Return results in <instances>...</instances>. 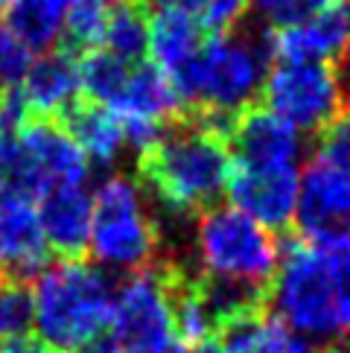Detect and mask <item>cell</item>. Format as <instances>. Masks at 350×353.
<instances>
[{
  "mask_svg": "<svg viewBox=\"0 0 350 353\" xmlns=\"http://www.w3.org/2000/svg\"><path fill=\"white\" fill-rule=\"evenodd\" d=\"M231 161L245 167H298L301 134L269 108H245L236 114L228 134Z\"/></svg>",
  "mask_w": 350,
  "mask_h": 353,
  "instance_id": "obj_13",
  "label": "cell"
},
{
  "mask_svg": "<svg viewBox=\"0 0 350 353\" xmlns=\"http://www.w3.org/2000/svg\"><path fill=\"white\" fill-rule=\"evenodd\" d=\"M111 339L123 353H146L175 339L167 272L161 263L132 274L117 289L111 310Z\"/></svg>",
  "mask_w": 350,
  "mask_h": 353,
  "instance_id": "obj_8",
  "label": "cell"
},
{
  "mask_svg": "<svg viewBox=\"0 0 350 353\" xmlns=\"http://www.w3.org/2000/svg\"><path fill=\"white\" fill-rule=\"evenodd\" d=\"M269 304L286 330L321 347L344 342L342 292L333 269V251L307 245L301 239L286 245L269 286Z\"/></svg>",
  "mask_w": 350,
  "mask_h": 353,
  "instance_id": "obj_4",
  "label": "cell"
},
{
  "mask_svg": "<svg viewBox=\"0 0 350 353\" xmlns=\"http://www.w3.org/2000/svg\"><path fill=\"white\" fill-rule=\"evenodd\" d=\"M39 222L50 251L61 260H82L94 225V196L82 184L53 187L39 199Z\"/></svg>",
  "mask_w": 350,
  "mask_h": 353,
  "instance_id": "obj_14",
  "label": "cell"
},
{
  "mask_svg": "<svg viewBox=\"0 0 350 353\" xmlns=\"http://www.w3.org/2000/svg\"><path fill=\"white\" fill-rule=\"evenodd\" d=\"M137 172L167 210L202 216L205 210L216 208L228 187V137L187 108V114L172 120L158 141L137 155Z\"/></svg>",
  "mask_w": 350,
  "mask_h": 353,
  "instance_id": "obj_1",
  "label": "cell"
},
{
  "mask_svg": "<svg viewBox=\"0 0 350 353\" xmlns=\"http://www.w3.org/2000/svg\"><path fill=\"white\" fill-rule=\"evenodd\" d=\"M271 65V30L240 23L210 35L181 88V103L210 114L236 117L254 105Z\"/></svg>",
  "mask_w": 350,
  "mask_h": 353,
  "instance_id": "obj_2",
  "label": "cell"
},
{
  "mask_svg": "<svg viewBox=\"0 0 350 353\" xmlns=\"http://www.w3.org/2000/svg\"><path fill=\"white\" fill-rule=\"evenodd\" d=\"M0 353H56L53 347H47L41 339H15V342H3L0 345Z\"/></svg>",
  "mask_w": 350,
  "mask_h": 353,
  "instance_id": "obj_30",
  "label": "cell"
},
{
  "mask_svg": "<svg viewBox=\"0 0 350 353\" xmlns=\"http://www.w3.org/2000/svg\"><path fill=\"white\" fill-rule=\"evenodd\" d=\"M108 9L96 0H68V15H65V32H68V50H96L103 41Z\"/></svg>",
  "mask_w": 350,
  "mask_h": 353,
  "instance_id": "obj_25",
  "label": "cell"
},
{
  "mask_svg": "<svg viewBox=\"0 0 350 353\" xmlns=\"http://www.w3.org/2000/svg\"><path fill=\"white\" fill-rule=\"evenodd\" d=\"M117 289L108 274L85 260H59L35 277L32 304L39 339L56 353H70L105 330Z\"/></svg>",
  "mask_w": 350,
  "mask_h": 353,
  "instance_id": "obj_3",
  "label": "cell"
},
{
  "mask_svg": "<svg viewBox=\"0 0 350 353\" xmlns=\"http://www.w3.org/2000/svg\"><path fill=\"white\" fill-rule=\"evenodd\" d=\"M3 27L30 50V53H50L65 32L68 0H12L3 12Z\"/></svg>",
  "mask_w": 350,
  "mask_h": 353,
  "instance_id": "obj_20",
  "label": "cell"
},
{
  "mask_svg": "<svg viewBox=\"0 0 350 353\" xmlns=\"http://www.w3.org/2000/svg\"><path fill=\"white\" fill-rule=\"evenodd\" d=\"M53 123H59L70 141L82 149V155L96 161L99 167L114 163L117 155L123 152V146H126L123 120L111 108L96 105L91 99L79 97L76 103H70Z\"/></svg>",
  "mask_w": 350,
  "mask_h": 353,
  "instance_id": "obj_18",
  "label": "cell"
},
{
  "mask_svg": "<svg viewBox=\"0 0 350 353\" xmlns=\"http://www.w3.org/2000/svg\"><path fill=\"white\" fill-rule=\"evenodd\" d=\"M292 333L269 312L225 324L216 342L222 353H280Z\"/></svg>",
  "mask_w": 350,
  "mask_h": 353,
  "instance_id": "obj_23",
  "label": "cell"
},
{
  "mask_svg": "<svg viewBox=\"0 0 350 353\" xmlns=\"http://www.w3.org/2000/svg\"><path fill=\"white\" fill-rule=\"evenodd\" d=\"M105 53H111L114 59L126 61V65H141V59L149 50V15L146 9L132 0L126 3H117L114 9H108L105 15V27H103V41Z\"/></svg>",
  "mask_w": 350,
  "mask_h": 353,
  "instance_id": "obj_21",
  "label": "cell"
},
{
  "mask_svg": "<svg viewBox=\"0 0 350 353\" xmlns=\"http://www.w3.org/2000/svg\"><path fill=\"white\" fill-rule=\"evenodd\" d=\"M312 161L324 163V167L350 172V111H342V114H336V117L321 129Z\"/></svg>",
  "mask_w": 350,
  "mask_h": 353,
  "instance_id": "obj_27",
  "label": "cell"
},
{
  "mask_svg": "<svg viewBox=\"0 0 350 353\" xmlns=\"http://www.w3.org/2000/svg\"><path fill=\"white\" fill-rule=\"evenodd\" d=\"M333 77H336V88H339V103H344L350 111V44L336 56Z\"/></svg>",
  "mask_w": 350,
  "mask_h": 353,
  "instance_id": "obj_29",
  "label": "cell"
},
{
  "mask_svg": "<svg viewBox=\"0 0 350 353\" xmlns=\"http://www.w3.org/2000/svg\"><path fill=\"white\" fill-rule=\"evenodd\" d=\"M280 353H327V347L312 345V342H307V339H295V336H289Z\"/></svg>",
  "mask_w": 350,
  "mask_h": 353,
  "instance_id": "obj_32",
  "label": "cell"
},
{
  "mask_svg": "<svg viewBox=\"0 0 350 353\" xmlns=\"http://www.w3.org/2000/svg\"><path fill=\"white\" fill-rule=\"evenodd\" d=\"M88 179V158L59 123L30 120L18 132V163L9 187L41 199L53 187L82 184Z\"/></svg>",
  "mask_w": 350,
  "mask_h": 353,
  "instance_id": "obj_9",
  "label": "cell"
},
{
  "mask_svg": "<svg viewBox=\"0 0 350 353\" xmlns=\"http://www.w3.org/2000/svg\"><path fill=\"white\" fill-rule=\"evenodd\" d=\"M32 65V53L0 23V73L9 88H15Z\"/></svg>",
  "mask_w": 350,
  "mask_h": 353,
  "instance_id": "obj_28",
  "label": "cell"
},
{
  "mask_svg": "<svg viewBox=\"0 0 350 353\" xmlns=\"http://www.w3.org/2000/svg\"><path fill=\"white\" fill-rule=\"evenodd\" d=\"M146 353H190V347H187L184 342H178V339H172V342L161 345V347H155V350H146Z\"/></svg>",
  "mask_w": 350,
  "mask_h": 353,
  "instance_id": "obj_34",
  "label": "cell"
},
{
  "mask_svg": "<svg viewBox=\"0 0 350 353\" xmlns=\"http://www.w3.org/2000/svg\"><path fill=\"white\" fill-rule=\"evenodd\" d=\"M137 3H141L143 9H149V6H164V9H167L169 0H137Z\"/></svg>",
  "mask_w": 350,
  "mask_h": 353,
  "instance_id": "obj_36",
  "label": "cell"
},
{
  "mask_svg": "<svg viewBox=\"0 0 350 353\" xmlns=\"http://www.w3.org/2000/svg\"><path fill=\"white\" fill-rule=\"evenodd\" d=\"M9 3H12V0H0V15H3V12L9 9Z\"/></svg>",
  "mask_w": 350,
  "mask_h": 353,
  "instance_id": "obj_40",
  "label": "cell"
},
{
  "mask_svg": "<svg viewBox=\"0 0 350 353\" xmlns=\"http://www.w3.org/2000/svg\"><path fill=\"white\" fill-rule=\"evenodd\" d=\"M190 353H222V347H219L216 339H207V342H202V345H193Z\"/></svg>",
  "mask_w": 350,
  "mask_h": 353,
  "instance_id": "obj_35",
  "label": "cell"
},
{
  "mask_svg": "<svg viewBox=\"0 0 350 353\" xmlns=\"http://www.w3.org/2000/svg\"><path fill=\"white\" fill-rule=\"evenodd\" d=\"M134 65L114 59L105 50H88L79 59V91L85 94V99H91L96 105L114 108V103L120 99L123 88L129 82V73Z\"/></svg>",
  "mask_w": 350,
  "mask_h": 353,
  "instance_id": "obj_22",
  "label": "cell"
},
{
  "mask_svg": "<svg viewBox=\"0 0 350 353\" xmlns=\"http://www.w3.org/2000/svg\"><path fill=\"white\" fill-rule=\"evenodd\" d=\"M298 184L301 170L298 167H245L231 161V175L225 193L231 196L234 210L245 213L266 231L286 228L295 216Z\"/></svg>",
  "mask_w": 350,
  "mask_h": 353,
  "instance_id": "obj_12",
  "label": "cell"
},
{
  "mask_svg": "<svg viewBox=\"0 0 350 353\" xmlns=\"http://www.w3.org/2000/svg\"><path fill=\"white\" fill-rule=\"evenodd\" d=\"M205 41V30L172 6L158 9V15L149 21V50L155 56V68L172 82L175 94H181Z\"/></svg>",
  "mask_w": 350,
  "mask_h": 353,
  "instance_id": "obj_16",
  "label": "cell"
},
{
  "mask_svg": "<svg viewBox=\"0 0 350 353\" xmlns=\"http://www.w3.org/2000/svg\"><path fill=\"white\" fill-rule=\"evenodd\" d=\"M342 12H344V21H347V27H350V0H342Z\"/></svg>",
  "mask_w": 350,
  "mask_h": 353,
  "instance_id": "obj_37",
  "label": "cell"
},
{
  "mask_svg": "<svg viewBox=\"0 0 350 353\" xmlns=\"http://www.w3.org/2000/svg\"><path fill=\"white\" fill-rule=\"evenodd\" d=\"M32 120H56L70 103L79 99V59L68 47L32 59L30 70L15 85Z\"/></svg>",
  "mask_w": 350,
  "mask_h": 353,
  "instance_id": "obj_15",
  "label": "cell"
},
{
  "mask_svg": "<svg viewBox=\"0 0 350 353\" xmlns=\"http://www.w3.org/2000/svg\"><path fill=\"white\" fill-rule=\"evenodd\" d=\"M88 248L99 266L123 272H146L161 260V225L146 210L141 187L126 175H111L99 184Z\"/></svg>",
  "mask_w": 350,
  "mask_h": 353,
  "instance_id": "obj_5",
  "label": "cell"
},
{
  "mask_svg": "<svg viewBox=\"0 0 350 353\" xmlns=\"http://www.w3.org/2000/svg\"><path fill=\"white\" fill-rule=\"evenodd\" d=\"M96 3H103V6L108 9V6H117V3H126V0H96Z\"/></svg>",
  "mask_w": 350,
  "mask_h": 353,
  "instance_id": "obj_38",
  "label": "cell"
},
{
  "mask_svg": "<svg viewBox=\"0 0 350 353\" xmlns=\"http://www.w3.org/2000/svg\"><path fill=\"white\" fill-rule=\"evenodd\" d=\"M32 327H35L32 286L0 283V345L27 339Z\"/></svg>",
  "mask_w": 350,
  "mask_h": 353,
  "instance_id": "obj_24",
  "label": "cell"
},
{
  "mask_svg": "<svg viewBox=\"0 0 350 353\" xmlns=\"http://www.w3.org/2000/svg\"><path fill=\"white\" fill-rule=\"evenodd\" d=\"M196 251L202 274L271 286L280 245L271 231L234 208H210L196 225Z\"/></svg>",
  "mask_w": 350,
  "mask_h": 353,
  "instance_id": "obj_6",
  "label": "cell"
},
{
  "mask_svg": "<svg viewBox=\"0 0 350 353\" xmlns=\"http://www.w3.org/2000/svg\"><path fill=\"white\" fill-rule=\"evenodd\" d=\"M35 199L0 184V283H32L50 266Z\"/></svg>",
  "mask_w": 350,
  "mask_h": 353,
  "instance_id": "obj_11",
  "label": "cell"
},
{
  "mask_svg": "<svg viewBox=\"0 0 350 353\" xmlns=\"http://www.w3.org/2000/svg\"><path fill=\"white\" fill-rule=\"evenodd\" d=\"M262 97L271 114L295 132H321L342 105L333 68L321 61H274Z\"/></svg>",
  "mask_w": 350,
  "mask_h": 353,
  "instance_id": "obj_7",
  "label": "cell"
},
{
  "mask_svg": "<svg viewBox=\"0 0 350 353\" xmlns=\"http://www.w3.org/2000/svg\"><path fill=\"white\" fill-rule=\"evenodd\" d=\"M295 225L301 243L350 248V172L309 161L298 184Z\"/></svg>",
  "mask_w": 350,
  "mask_h": 353,
  "instance_id": "obj_10",
  "label": "cell"
},
{
  "mask_svg": "<svg viewBox=\"0 0 350 353\" xmlns=\"http://www.w3.org/2000/svg\"><path fill=\"white\" fill-rule=\"evenodd\" d=\"M181 97L175 94L172 82L155 65H134L129 82L123 88L120 99L114 103V114L120 120H146L158 125H169L181 117Z\"/></svg>",
  "mask_w": 350,
  "mask_h": 353,
  "instance_id": "obj_19",
  "label": "cell"
},
{
  "mask_svg": "<svg viewBox=\"0 0 350 353\" xmlns=\"http://www.w3.org/2000/svg\"><path fill=\"white\" fill-rule=\"evenodd\" d=\"M350 44V27L342 9L301 23L271 30V59L278 61H321L336 59Z\"/></svg>",
  "mask_w": 350,
  "mask_h": 353,
  "instance_id": "obj_17",
  "label": "cell"
},
{
  "mask_svg": "<svg viewBox=\"0 0 350 353\" xmlns=\"http://www.w3.org/2000/svg\"><path fill=\"white\" fill-rule=\"evenodd\" d=\"M70 353H123V350L117 347L114 339H111V333H99V336L91 339V342L79 345L76 350H70Z\"/></svg>",
  "mask_w": 350,
  "mask_h": 353,
  "instance_id": "obj_31",
  "label": "cell"
},
{
  "mask_svg": "<svg viewBox=\"0 0 350 353\" xmlns=\"http://www.w3.org/2000/svg\"><path fill=\"white\" fill-rule=\"evenodd\" d=\"M172 9L190 15L205 32H228L234 27H240L245 12H248V0H169Z\"/></svg>",
  "mask_w": 350,
  "mask_h": 353,
  "instance_id": "obj_26",
  "label": "cell"
},
{
  "mask_svg": "<svg viewBox=\"0 0 350 353\" xmlns=\"http://www.w3.org/2000/svg\"><path fill=\"white\" fill-rule=\"evenodd\" d=\"M254 3H257L262 12H266V15L271 18V23H274V21L280 18V12L286 9V3H289V0H254Z\"/></svg>",
  "mask_w": 350,
  "mask_h": 353,
  "instance_id": "obj_33",
  "label": "cell"
},
{
  "mask_svg": "<svg viewBox=\"0 0 350 353\" xmlns=\"http://www.w3.org/2000/svg\"><path fill=\"white\" fill-rule=\"evenodd\" d=\"M9 91V85H6V79H3V73H0V97H3Z\"/></svg>",
  "mask_w": 350,
  "mask_h": 353,
  "instance_id": "obj_39",
  "label": "cell"
}]
</instances>
